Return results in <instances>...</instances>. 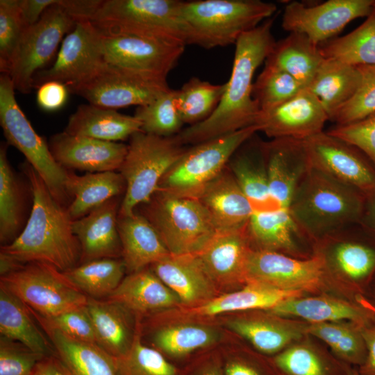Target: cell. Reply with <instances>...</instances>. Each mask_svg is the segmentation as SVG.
I'll return each instance as SVG.
<instances>
[{
  "mask_svg": "<svg viewBox=\"0 0 375 375\" xmlns=\"http://www.w3.org/2000/svg\"><path fill=\"white\" fill-rule=\"evenodd\" d=\"M26 28L19 0L0 1V71L9 74Z\"/></svg>",
  "mask_w": 375,
  "mask_h": 375,
  "instance_id": "49",
  "label": "cell"
},
{
  "mask_svg": "<svg viewBox=\"0 0 375 375\" xmlns=\"http://www.w3.org/2000/svg\"><path fill=\"white\" fill-rule=\"evenodd\" d=\"M226 84L216 85L192 77L177 90V107L184 124L192 126L208 118L218 106Z\"/></svg>",
  "mask_w": 375,
  "mask_h": 375,
  "instance_id": "44",
  "label": "cell"
},
{
  "mask_svg": "<svg viewBox=\"0 0 375 375\" xmlns=\"http://www.w3.org/2000/svg\"><path fill=\"white\" fill-rule=\"evenodd\" d=\"M359 328L367 348V357L360 366L359 373L361 375H375V312L365 324Z\"/></svg>",
  "mask_w": 375,
  "mask_h": 375,
  "instance_id": "56",
  "label": "cell"
},
{
  "mask_svg": "<svg viewBox=\"0 0 375 375\" xmlns=\"http://www.w3.org/2000/svg\"><path fill=\"white\" fill-rule=\"evenodd\" d=\"M186 149L174 137L164 138L139 131L130 138L119 169L126 182L119 217L132 214L148 202L164 175Z\"/></svg>",
  "mask_w": 375,
  "mask_h": 375,
  "instance_id": "7",
  "label": "cell"
},
{
  "mask_svg": "<svg viewBox=\"0 0 375 375\" xmlns=\"http://www.w3.org/2000/svg\"><path fill=\"white\" fill-rule=\"evenodd\" d=\"M263 145L271 195L281 209L290 210L294 192L310 167L303 140L277 138Z\"/></svg>",
  "mask_w": 375,
  "mask_h": 375,
  "instance_id": "21",
  "label": "cell"
},
{
  "mask_svg": "<svg viewBox=\"0 0 375 375\" xmlns=\"http://www.w3.org/2000/svg\"><path fill=\"white\" fill-rule=\"evenodd\" d=\"M119 197L112 198L84 217L73 221L81 247L80 263L101 258H122L118 231Z\"/></svg>",
  "mask_w": 375,
  "mask_h": 375,
  "instance_id": "22",
  "label": "cell"
},
{
  "mask_svg": "<svg viewBox=\"0 0 375 375\" xmlns=\"http://www.w3.org/2000/svg\"><path fill=\"white\" fill-rule=\"evenodd\" d=\"M86 308L93 324L97 344L112 358L126 353L139 326V322H134L135 315L108 299L88 297Z\"/></svg>",
  "mask_w": 375,
  "mask_h": 375,
  "instance_id": "25",
  "label": "cell"
},
{
  "mask_svg": "<svg viewBox=\"0 0 375 375\" xmlns=\"http://www.w3.org/2000/svg\"><path fill=\"white\" fill-rule=\"evenodd\" d=\"M8 143L0 147V242L12 243L21 233L26 223V190L13 171L7 156Z\"/></svg>",
  "mask_w": 375,
  "mask_h": 375,
  "instance_id": "38",
  "label": "cell"
},
{
  "mask_svg": "<svg viewBox=\"0 0 375 375\" xmlns=\"http://www.w3.org/2000/svg\"><path fill=\"white\" fill-rule=\"evenodd\" d=\"M183 1L101 0L89 20L102 33L128 35L188 44Z\"/></svg>",
  "mask_w": 375,
  "mask_h": 375,
  "instance_id": "5",
  "label": "cell"
},
{
  "mask_svg": "<svg viewBox=\"0 0 375 375\" xmlns=\"http://www.w3.org/2000/svg\"><path fill=\"white\" fill-rule=\"evenodd\" d=\"M303 292L281 290L254 283L241 290L218 295L199 306L183 309L185 317H212L222 313L254 309L269 310L286 299L298 297Z\"/></svg>",
  "mask_w": 375,
  "mask_h": 375,
  "instance_id": "31",
  "label": "cell"
},
{
  "mask_svg": "<svg viewBox=\"0 0 375 375\" xmlns=\"http://www.w3.org/2000/svg\"><path fill=\"white\" fill-rule=\"evenodd\" d=\"M32 312L40 324L58 330L74 340L97 344L93 324L86 305L47 318Z\"/></svg>",
  "mask_w": 375,
  "mask_h": 375,
  "instance_id": "52",
  "label": "cell"
},
{
  "mask_svg": "<svg viewBox=\"0 0 375 375\" xmlns=\"http://www.w3.org/2000/svg\"><path fill=\"white\" fill-rule=\"evenodd\" d=\"M126 272L122 258H101L79 264L63 272L87 297L102 299L117 289Z\"/></svg>",
  "mask_w": 375,
  "mask_h": 375,
  "instance_id": "42",
  "label": "cell"
},
{
  "mask_svg": "<svg viewBox=\"0 0 375 375\" xmlns=\"http://www.w3.org/2000/svg\"><path fill=\"white\" fill-rule=\"evenodd\" d=\"M40 326L69 375H117L112 358L97 344L78 341L44 324Z\"/></svg>",
  "mask_w": 375,
  "mask_h": 375,
  "instance_id": "33",
  "label": "cell"
},
{
  "mask_svg": "<svg viewBox=\"0 0 375 375\" xmlns=\"http://www.w3.org/2000/svg\"><path fill=\"white\" fill-rule=\"evenodd\" d=\"M142 214L172 255L197 254L218 231L198 199L156 190Z\"/></svg>",
  "mask_w": 375,
  "mask_h": 375,
  "instance_id": "6",
  "label": "cell"
},
{
  "mask_svg": "<svg viewBox=\"0 0 375 375\" xmlns=\"http://www.w3.org/2000/svg\"><path fill=\"white\" fill-rule=\"evenodd\" d=\"M268 310L276 316L298 317L312 324L347 319L359 327L374 314L364 306L328 297H293Z\"/></svg>",
  "mask_w": 375,
  "mask_h": 375,
  "instance_id": "32",
  "label": "cell"
},
{
  "mask_svg": "<svg viewBox=\"0 0 375 375\" xmlns=\"http://www.w3.org/2000/svg\"><path fill=\"white\" fill-rule=\"evenodd\" d=\"M219 338V332L212 327L183 323L161 326L153 331L151 339L153 348L166 358H183L212 345Z\"/></svg>",
  "mask_w": 375,
  "mask_h": 375,
  "instance_id": "40",
  "label": "cell"
},
{
  "mask_svg": "<svg viewBox=\"0 0 375 375\" xmlns=\"http://www.w3.org/2000/svg\"><path fill=\"white\" fill-rule=\"evenodd\" d=\"M326 275L317 254L306 259L281 252L252 249L245 267V281L281 290L312 291L322 285Z\"/></svg>",
  "mask_w": 375,
  "mask_h": 375,
  "instance_id": "14",
  "label": "cell"
},
{
  "mask_svg": "<svg viewBox=\"0 0 375 375\" xmlns=\"http://www.w3.org/2000/svg\"><path fill=\"white\" fill-rule=\"evenodd\" d=\"M328 120L319 100L305 88L278 106L260 112L255 125L272 139L304 140L324 131Z\"/></svg>",
  "mask_w": 375,
  "mask_h": 375,
  "instance_id": "18",
  "label": "cell"
},
{
  "mask_svg": "<svg viewBox=\"0 0 375 375\" xmlns=\"http://www.w3.org/2000/svg\"><path fill=\"white\" fill-rule=\"evenodd\" d=\"M228 328L244 338L258 351L267 354L279 352L300 337V332L278 321L264 317H239L228 319Z\"/></svg>",
  "mask_w": 375,
  "mask_h": 375,
  "instance_id": "43",
  "label": "cell"
},
{
  "mask_svg": "<svg viewBox=\"0 0 375 375\" xmlns=\"http://www.w3.org/2000/svg\"><path fill=\"white\" fill-rule=\"evenodd\" d=\"M141 131L142 124L134 115L90 103L80 105L64 130L73 135L118 142Z\"/></svg>",
  "mask_w": 375,
  "mask_h": 375,
  "instance_id": "29",
  "label": "cell"
},
{
  "mask_svg": "<svg viewBox=\"0 0 375 375\" xmlns=\"http://www.w3.org/2000/svg\"><path fill=\"white\" fill-rule=\"evenodd\" d=\"M229 167L253 212L281 209L269 191L263 142L240 151L230 160Z\"/></svg>",
  "mask_w": 375,
  "mask_h": 375,
  "instance_id": "30",
  "label": "cell"
},
{
  "mask_svg": "<svg viewBox=\"0 0 375 375\" xmlns=\"http://www.w3.org/2000/svg\"><path fill=\"white\" fill-rule=\"evenodd\" d=\"M49 146L63 168L89 173L119 170L128 148L122 142L73 135L65 131L52 135Z\"/></svg>",
  "mask_w": 375,
  "mask_h": 375,
  "instance_id": "19",
  "label": "cell"
},
{
  "mask_svg": "<svg viewBox=\"0 0 375 375\" xmlns=\"http://www.w3.org/2000/svg\"><path fill=\"white\" fill-rule=\"evenodd\" d=\"M105 64L99 31L89 20L77 21L62 41L51 66L35 74L33 87L37 89L44 83L57 81L72 92Z\"/></svg>",
  "mask_w": 375,
  "mask_h": 375,
  "instance_id": "12",
  "label": "cell"
},
{
  "mask_svg": "<svg viewBox=\"0 0 375 375\" xmlns=\"http://www.w3.org/2000/svg\"><path fill=\"white\" fill-rule=\"evenodd\" d=\"M10 76H0V124L7 143L17 148L44 181L53 197L68 208L72 201L67 183L69 171L60 166L49 144L33 129L18 105Z\"/></svg>",
  "mask_w": 375,
  "mask_h": 375,
  "instance_id": "8",
  "label": "cell"
},
{
  "mask_svg": "<svg viewBox=\"0 0 375 375\" xmlns=\"http://www.w3.org/2000/svg\"><path fill=\"white\" fill-rule=\"evenodd\" d=\"M273 364L284 375H330V369L324 360L303 346L282 351L274 358Z\"/></svg>",
  "mask_w": 375,
  "mask_h": 375,
  "instance_id": "51",
  "label": "cell"
},
{
  "mask_svg": "<svg viewBox=\"0 0 375 375\" xmlns=\"http://www.w3.org/2000/svg\"><path fill=\"white\" fill-rule=\"evenodd\" d=\"M101 0H60L59 3L76 22L90 20L97 11Z\"/></svg>",
  "mask_w": 375,
  "mask_h": 375,
  "instance_id": "58",
  "label": "cell"
},
{
  "mask_svg": "<svg viewBox=\"0 0 375 375\" xmlns=\"http://www.w3.org/2000/svg\"><path fill=\"white\" fill-rule=\"evenodd\" d=\"M22 169L32 193L31 214L20 235L12 243L1 246V251L24 264L44 262L66 272L79 265L81 259L74 220L27 161Z\"/></svg>",
  "mask_w": 375,
  "mask_h": 375,
  "instance_id": "2",
  "label": "cell"
},
{
  "mask_svg": "<svg viewBox=\"0 0 375 375\" xmlns=\"http://www.w3.org/2000/svg\"><path fill=\"white\" fill-rule=\"evenodd\" d=\"M273 22L270 17L238 38L232 72L218 106L206 120L176 135L178 143L195 145L255 125L260 110L253 97V78L276 42Z\"/></svg>",
  "mask_w": 375,
  "mask_h": 375,
  "instance_id": "1",
  "label": "cell"
},
{
  "mask_svg": "<svg viewBox=\"0 0 375 375\" xmlns=\"http://www.w3.org/2000/svg\"><path fill=\"white\" fill-rule=\"evenodd\" d=\"M324 60L318 45L304 34L292 32L275 42L265 62L286 72L307 88Z\"/></svg>",
  "mask_w": 375,
  "mask_h": 375,
  "instance_id": "36",
  "label": "cell"
},
{
  "mask_svg": "<svg viewBox=\"0 0 375 375\" xmlns=\"http://www.w3.org/2000/svg\"><path fill=\"white\" fill-rule=\"evenodd\" d=\"M349 375H361L359 372H351L349 374Z\"/></svg>",
  "mask_w": 375,
  "mask_h": 375,
  "instance_id": "64",
  "label": "cell"
},
{
  "mask_svg": "<svg viewBox=\"0 0 375 375\" xmlns=\"http://www.w3.org/2000/svg\"><path fill=\"white\" fill-rule=\"evenodd\" d=\"M25 264L20 262L10 255L0 251L1 276H3L15 272L21 268Z\"/></svg>",
  "mask_w": 375,
  "mask_h": 375,
  "instance_id": "63",
  "label": "cell"
},
{
  "mask_svg": "<svg viewBox=\"0 0 375 375\" xmlns=\"http://www.w3.org/2000/svg\"><path fill=\"white\" fill-rule=\"evenodd\" d=\"M149 267L187 308L201 305L219 295L217 286L196 254H169Z\"/></svg>",
  "mask_w": 375,
  "mask_h": 375,
  "instance_id": "24",
  "label": "cell"
},
{
  "mask_svg": "<svg viewBox=\"0 0 375 375\" xmlns=\"http://www.w3.org/2000/svg\"><path fill=\"white\" fill-rule=\"evenodd\" d=\"M59 1L49 7L36 24L24 31L22 37L8 75L15 89L23 94L32 91L34 76L45 69L59 44L62 43L64 35L76 24Z\"/></svg>",
  "mask_w": 375,
  "mask_h": 375,
  "instance_id": "11",
  "label": "cell"
},
{
  "mask_svg": "<svg viewBox=\"0 0 375 375\" xmlns=\"http://www.w3.org/2000/svg\"><path fill=\"white\" fill-rule=\"evenodd\" d=\"M32 375H69L55 354L38 362Z\"/></svg>",
  "mask_w": 375,
  "mask_h": 375,
  "instance_id": "62",
  "label": "cell"
},
{
  "mask_svg": "<svg viewBox=\"0 0 375 375\" xmlns=\"http://www.w3.org/2000/svg\"><path fill=\"white\" fill-rule=\"evenodd\" d=\"M177 90L170 89L151 103L139 106L134 116L142 124V131L164 138L177 135L184 124L176 103Z\"/></svg>",
  "mask_w": 375,
  "mask_h": 375,
  "instance_id": "46",
  "label": "cell"
},
{
  "mask_svg": "<svg viewBox=\"0 0 375 375\" xmlns=\"http://www.w3.org/2000/svg\"><path fill=\"white\" fill-rule=\"evenodd\" d=\"M181 375H224L222 359L217 355L201 359Z\"/></svg>",
  "mask_w": 375,
  "mask_h": 375,
  "instance_id": "60",
  "label": "cell"
},
{
  "mask_svg": "<svg viewBox=\"0 0 375 375\" xmlns=\"http://www.w3.org/2000/svg\"><path fill=\"white\" fill-rule=\"evenodd\" d=\"M31 310L18 297L0 286V334L20 342L44 357L54 354L51 342L36 325Z\"/></svg>",
  "mask_w": 375,
  "mask_h": 375,
  "instance_id": "35",
  "label": "cell"
},
{
  "mask_svg": "<svg viewBox=\"0 0 375 375\" xmlns=\"http://www.w3.org/2000/svg\"><path fill=\"white\" fill-rule=\"evenodd\" d=\"M277 8L260 0L183 1L188 44L210 49L235 44L244 33L270 18Z\"/></svg>",
  "mask_w": 375,
  "mask_h": 375,
  "instance_id": "4",
  "label": "cell"
},
{
  "mask_svg": "<svg viewBox=\"0 0 375 375\" xmlns=\"http://www.w3.org/2000/svg\"><path fill=\"white\" fill-rule=\"evenodd\" d=\"M67 187L72 201L67 208L73 220L80 219L109 199L126 190V182L115 171L86 173L78 176L69 172Z\"/></svg>",
  "mask_w": 375,
  "mask_h": 375,
  "instance_id": "37",
  "label": "cell"
},
{
  "mask_svg": "<svg viewBox=\"0 0 375 375\" xmlns=\"http://www.w3.org/2000/svg\"><path fill=\"white\" fill-rule=\"evenodd\" d=\"M112 361L117 375H181L182 373L160 351L142 342L140 324L129 350L122 356L112 358Z\"/></svg>",
  "mask_w": 375,
  "mask_h": 375,
  "instance_id": "45",
  "label": "cell"
},
{
  "mask_svg": "<svg viewBox=\"0 0 375 375\" xmlns=\"http://www.w3.org/2000/svg\"><path fill=\"white\" fill-rule=\"evenodd\" d=\"M69 89L57 81L42 83L37 88L36 101L47 112H54L62 108L68 98Z\"/></svg>",
  "mask_w": 375,
  "mask_h": 375,
  "instance_id": "55",
  "label": "cell"
},
{
  "mask_svg": "<svg viewBox=\"0 0 375 375\" xmlns=\"http://www.w3.org/2000/svg\"><path fill=\"white\" fill-rule=\"evenodd\" d=\"M305 89L294 77L278 68L265 65L253 87L260 112L269 110Z\"/></svg>",
  "mask_w": 375,
  "mask_h": 375,
  "instance_id": "47",
  "label": "cell"
},
{
  "mask_svg": "<svg viewBox=\"0 0 375 375\" xmlns=\"http://www.w3.org/2000/svg\"><path fill=\"white\" fill-rule=\"evenodd\" d=\"M365 194L310 166L298 185L290 212L304 235L321 238L358 224Z\"/></svg>",
  "mask_w": 375,
  "mask_h": 375,
  "instance_id": "3",
  "label": "cell"
},
{
  "mask_svg": "<svg viewBox=\"0 0 375 375\" xmlns=\"http://www.w3.org/2000/svg\"><path fill=\"white\" fill-rule=\"evenodd\" d=\"M3 287L42 317H51L84 306L88 297L63 272L44 262H28L1 276Z\"/></svg>",
  "mask_w": 375,
  "mask_h": 375,
  "instance_id": "10",
  "label": "cell"
},
{
  "mask_svg": "<svg viewBox=\"0 0 375 375\" xmlns=\"http://www.w3.org/2000/svg\"><path fill=\"white\" fill-rule=\"evenodd\" d=\"M106 299L122 305L135 316L153 314L181 305L178 296L149 267L124 276Z\"/></svg>",
  "mask_w": 375,
  "mask_h": 375,
  "instance_id": "27",
  "label": "cell"
},
{
  "mask_svg": "<svg viewBox=\"0 0 375 375\" xmlns=\"http://www.w3.org/2000/svg\"><path fill=\"white\" fill-rule=\"evenodd\" d=\"M303 142L310 167L364 194L375 189V167L357 148L324 131Z\"/></svg>",
  "mask_w": 375,
  "mask_h": 375,
  "instance_id": "17",
  "label": "cell"
},
{
  "mask_svg": "<svg viewBox=\"0 0 375 375\" xmlns=\"http://www.w3.org/2000/svg\"><path fill=\"white\" fill-rule=\"evenodd\" d=\"M198 199L208 212L217 231L243 228L253 213L231 171L224 169L205 188Z\"/></svg>",
  "mask_w": 375,
  "mask_h": 375,
  "instance_id": "26",
  "label": "cell"
},
{
  "mask_svg": "<svg viewBox=\"0 0 375 375\" xmlns=\"http://www.w3.org/2000/svg\"><path fill=\"white\" fill-rule=\"evenodd\" d=\"M360 81L361 72L358 66L324 58L306 89L319 100L331 120L353 97Z\"/></svg>",
  "mask_w": 375,
  "mask_h": 375,
  "instance_id": "34",
  "label": "cell"
},
{
  "mask_svg": "<svg viewBox=\"0 0 375 375\" xmlns=\"http://www.w3.org/2000/svg\"><path fill=\"white\" fill-rule=\"evenodd\" d=\"M374 6V0H328L315 6L292 1L284 9L282 27L290 33L304 34L319 46L353 19L368 17Z\"/></svg>",
  "mask_w": 375,
  "mask_h": 375,
  "instance_id": "15",
  "label": "cell"
},
{
  "mask_svg": "<svg viewBox=\"0 0 375 375\" xmlns=\"http://www.w3.org/2000/svg\"><path fill=\"white\" fill-rule=\"evenodd\" d=\"M118 231L126 272L130 274L168 256L170 253L159 234L141 213L118 217Z\"/></svg>",
  "mask_w": 375,
  "mask_h": 375,
  "instance_id": "28",
  "label": "cell"
},
{
  "mask_svg": "<svg viewBox=\"0 0 375 375\" xmlns=\"http://www.w3.org/2000/svg\"><path fill=\"white\" fill-rule=\"evenodd\" d=\"M351 226L321 238L330 245L328 252L316 254L325 267L331 265L347 278L363 284L375 274V238L359 224L350 233Z\"/></svg>",
  "mask_w": 375,
  "mask_h": 375,
  "instance_id": "20",
  "label": "cell"
},
{
  "mask_svg": "<svg viewBox=\"0 0 375 375\" xmlns=\"http://www.w3.org/2000/svg\"><path fill=\"white\" fill-rule=\"evenodd\" d=\"M167 78L138 73L106 62L90 80L73 91L89 103L116 110L147 105L169 90Z\"/></svg>",
  "mask_w": 375,
  "mask_h": 375,
  "instance_id": "13",
  "label": "cell"
},
{
  "mask_svg": "<svg viewBox=\"0 0 375 375\" xmlns=\"http://www.w3.org/2000/svg\"><path fill=\"white\" fill-rule=\"evenodd\" d=\"M306 331L325 342L340 356L360 366L367 357V348L360 328L351 329L328 322L311 324Z\"/></svg>",
  "mask_w": 375,
  "mask_h": 375,
  "instance_id": "48",
  "label": "cell"
},
{
  "mask_svg": "<svg viewBox=\"0 0 375 375\" xmlns=\"http://www.w3.org/2000/svg\"><path fill=\"white\" fill-rule=\"evenodd\" d=\"M224 375H267L257 365L240 357L222 359Z\"/></svg>",
  "mask_w": 375,
  "mask_h": 375,
  "instance_id": "59",
  "label": "cell"
},
{
  "mask_svg": "<svg viewBox=\"0 0 375 375\" xmlns=\"http://www.w3.org/2000/svg\"><path fill=\"white\" fill-rule=\"evenodd\" d=\"M326 59L353 66L375 65V6L367 19L351 33L319 45Z\"/></svg>",
  "mask_w": 375,
  "mask_h": 375,
  "instance_id": "41",
  "label": "cell"
},
{
  "mask_svg": "<svg viewBox=\"0 0 375 375\" xmlns=\"http://www.w3.org/2000/svg\"><path fill=\"white\" fill-rule=\"evenodd\" d=\"M43 358L19 342L0 338V375H32Z\"/></svg>",
  "mask_w": 375,
  "mask_h": 375,
  "instance_id": "53",
  "label": "cell"
},
{
  "mask_svg": "<svg viewBox=\"0 0 375 375\" xmlns=\"http://www.w3.org/2000/svg\"><path fill=\"white\" fill-rule=\"evenodd\" d=\"M251 249L246 226L218 231L196 255L217 288L227 287L246 283L245 267Z\"/></svg>",
  "mask_w": 375,
  "mask_h": 375,
  "instance_id": "23",
  "label": "cell"
},
{
  "mask_svg": "<svg viewBox=\"0 0 375 375\" xmlns=\"http://www.w3.org/2000/svg\"><path fill=\"white\" fill-rule=\"evenodd\" d=\"M359 224L375 238V189L365 194V202Z\"/></svg>",
  "mask_w": 375,
  "mask_h": 375,
  "instance_id": "61",
  "label": "cell"
},
{
  "mask_svg": "<svg viewBox=\"0 0 375 375\" xmlns=\"http://www.w3.org/2000/svg\"><path fill=\"white\" fill-rule=\"evenodd\" d=\"M100 33L106 63L158 77L167 78L176 65L185 47L182 44L153 38Z\"/></svg>",
  "mask_w": 375,
  "mask_h": 375,
  "instance_id": "16",
  "label": "cell"
},
{
  "mask_svg": "<svg viewBox=\"0 0 375 375\" xmlns=\"http://www.w3.org/2000/svg\"><path fill=\"white\" fill-rule=\"evenodd\" d=\"M361 81L353 97L333 115L331 121L344 125L375 114V65L358 66Z\"/></svg>",
  "mask_w": 375,
  "mask_h": 375,
  "instance_id": "50",
  "label": "cell"
},
{
  "mask_svg": "<svg viewBox=\"0 0 375 375\" xmlns=\"http://www.w3.org/2000/svg\"><path fill=\"white\" fill-rule=\"evenodd\" d=\"M326 132L360 150L375 167V114L344 125H335Z\"/></svg>",
  "mask_w": 375,
  "mask_h": 375,
  "instance_id": "54",
  "label": "cell"
},
{
  "mask_svg": "<svg viewBox=\"0 0 375 375\" xmlns=\"http://www.w3.org/2000/svg\"><path fill=\"white\" fill-rule=\"evenodd\" d=\"M247 233L253 249L281 252L296 250V238L304 235L294 220L290 210L279 209L274 212H254L247 225Z\"/></svg>",
  "mask_w": 375,
  "mask_h": 375,
  "instance_id": "39",
  "label": "cell"
},
{
  "mask_svg": "<svg viewBox=\"0 0 375 375\" xmlns=\"http://www.w3.org/2000/svg\"><path fill=\"white\" fill-rule=\"evenodd\" d=\"M57 0H19V9L26 29L36 24L45 10Z\"/></svg>",
  "mask_w": 375,
  "mask_h": 375,
  "instance_id": "57",
  "label": "cell"
},
{
  "mask_svg": "<svg viewBox=\"0 0 375 375\" xmlns=\"http://www.w3.org/2000/svg\"><path fill=\"white\" fill-rule=\"evenodd\" d=\"M259 128L252 125L185 149L164 175L157 190L198 199L205 188L224 169L236 151Z\"/></svg>",
  "mask_w": 375,
  "mask_h": 375,
  "instance_id": "9",
  "label": "cell"
}]
</instances>
